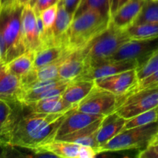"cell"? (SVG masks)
Wrapping results in <instances>:
<instances>
[{
    "instance_id": "cell-1",
    "label": "cell",
    "mask_w": 158,
    "mask_h": 158,
    "mask_svg": "<svg viewBox=\"0 0 158 158\" xmlns=\"http://www.w3.org/2000/svg\"><path fill=\"white\" fill-rule=\"evenodd\" d=\"M68 111L58 114L29 111L28 114H21L9 134L7 146L29 150L34 153L40 146L55 139L57 129Z\"/></svg>"
},
{
    "instance_id": "cell-2",
    "label": "cell",
    "mask_w": 158,
    "mask_h": 158,
    "mask_svg": "<svg viewBox=\"0 0 158 158\" xmlns=\"http://www.w3.org/2000/svg\"><path fill=\"white\" fill-rule=\"evenodd\" d=\"M23 7L15 0L0 9V47L6 63L26 51L21 30Z\"/></svg>"
},
{
    "instance_id": "cell-3",
    "label": "cell",
    "mask_w": 158,
    "mask_h": 158,
    "mask_svg": "<svg viewBox=\"0 0 158 158\" xmlns=\"http://www.w3.org/2000/svg\"><path fill=\"white\" fill-rule=\"evenodd\" d=\"M110 18L95 10H88L73 18L65 40L71 52L84 49L108 27Z\"/></svg>"
},
{
    "instance_id": "cell-4",
    "label": "cell",
    "mask_w": 158,
    "mask_h": 158,
    "mask_svg": "<svg viewBox=\"0 0 158 158\" xmlns=\"http://www.w3.org/2000/svg\"><path fill=\"white\" fill-rule=\"evenodd\" d=\"M129 40L131 39L126 30L119 29L110 23L105 31L81 49L85 69L110 60L121 46Z\"/></svg>"
},
{
    "instance_id": "cell-5",
    "label": "cell",
    "mask_w": 158,
    "mask_h": 158,
    "mask_svg": "<svg viewBox=\"0 0 158 158\" xmlns=\"http://www.w3.org/2000/svg\"><path fill=\"white\" fill-rule=\"evenodd\" d=\"M158 135V120L136 127L122 130L101 148L104 152L146 149Z\"/></svg>"
},
{
    "instance_id": "cell-6",
    "label": "cell",
    "mask_w": 158,
    "mask_h": 158,
    "mask_svg": "<svg viewBox=\"0 0 158 158\" xmlns=\"http://www.w3.org/2000/svg\"><path fill=\"white\" fill-rule=\"evenodd\" d=\"M158 106V86L133 93L118 102L115 112L127 120Z\"/></svg>"
},
{
    "instance_id": "cell-7",
    "label": "cell",
    "mask_w": 158,
    "mask_h": 158,
    "mask_svg": "<svg viewBox=\"0 0 158 158\" xmlns=\"http://www.w3.org/2000/svg\"><path fill=\"white\" fill-rule=\"evenodd\" d=\"M117 106V96L95 86L85 98L77 103L76 109L87 114L105 117L115 112Z\"/></svg>"
},
{
    "instance_id": "cell-8",
    "label": "cell",
    "mask_w": 158,
    "mask_h": 158,
    "mask_svg": "<svg viewBox=\"0 0 158 158\" xmlns=\"http://www.w3.org/2000/svg\"><path fill=\"white\" fill-rule=\"evenodd\" d=\"M157 48L158 37L147 40L131 39L121 46L110 60H136L139 63V67L146 63Z\"/></svg>"
},
{
    "instance_id": "cell-9",
    "label": "cell",
    "mask_w": 158,
    "mask_h": 158,
    "mask_svg": "<svg viewBox=\"0 0 158 158\" xmlns=\"http://www.w3.org/2000/svg\"><path fill=\"white\" fill-rule=\"evenodd\" d=\"M138 81L136 69L123 71L94 80L97 87L109 91L118 97L125 95L137 84Z\"/></svg>"
},
{
    "instance_id": "cell-10",
    "label": "cell",
    "mask_w": 158,
    "mask_h": 158,
    "mask_svg": "<svg viewBox=\"0 0 158 158\" xmlns=\"http://www.w3.org/2000/svg\"><path fill=\"white\" fill-rule=\"evenodd\" d=\"M138 67L139 63L136 60H108L92 67L85 69L82 73L75 80H94L96 79L114 75L123 71L137 69Z\"/></svg>"
},
{
    "instance_id": "cell-11",
    "label": "cell",
    "mask_w": 158,
    "mask_h": 158,
    "mask_svg": "<svg viewBox=\"0 0 158 158\" xmlns=\"http://www.w3.org/2000/svg\"><path fill=\"white\" fill-rule=\"evenodd\" d=\"M22 38L26 51L37 52L42 47L37 23V14L29 5H25L21 20Z\"/></svg>"
},
{
    "instance_id": "cell-12",
    "label": "cell",
    "mask_w": 158,
    "mask_h": 158,
    "mask_svg": "<svg viewBox=\"0 0 158 158\" xmlns=\"http://www.w3.org/2000/svg\"><path fill=\"white\" fill-rule=\"evenodd\" d=\"M23 105L20 102L0 100V145L7 146L8 138L22 114Z\"/></svg>"
},
{
    "instance_id": "cell-13",
    "label": "cell",
    "mask_w": 158,
    "mask_h": 158,
    "mask_svg": "<svg viewBox=\"0 0 158 158\" xmlns=\"http://www.w3.org/2000/svg\"><path fill=\"white\" fill-rule=\"evenodd\" d=\"M22 90L20 78L9 70L4 60H0V100L20 102Z\"/></svg>"
},
{
    "instance_id": "cell-14",
    "label": "cell",
    "mask_w": 158,
    "mask_h": 158,
    "mask_svg": "<svg viewBox=\"0 0 158 158\" xmlns=\"http://www.w3.org/2000/svg\"><path fill=\"white\" fill-rule=\"evenodd\" d=\"M103 116L87 114L76 109V106L68 111L56 133L55 139L66 134L75 132L94 121L103 118Z\"/></svg>"
},
{
    "instance_id": "cell-15",
    "label": "cell",
    "mask_w": 158,
    "mask_h": 158,
    "mask_svg": "<svg viewBox=\"0 0 158 158\" xmlns=\"http://www.w3.org/2000/svg\"><path fill=\"white\" fill-rule=\"evenodd\" d=\"M146 0H129L110 17V23L119 29L126 30L139 16Z\"/></svg>"
},
{
    "instance_id": "cell-16",
    "label": "cell",
    "mask_w": 158,
    "mask_h": 158,
    "mask_svg": "<svg viewBox=\"0 0 158 158\" xmlns=\"http://www.w3.org/2000/svg\"><path fill=\"white\" fill-rule=\"evenodd\" d=\"M80 144L60 140H53L34 151L35 155L62 158H77Z\"/></svg>"
},
{
    "instance_id": "cell-17",
    "label": "cell",
    "mask_w": 158,
    "mask_h": 158,
    "mask_svg": "<svg viewBox=\"0 0 158 158\" xmlns=\"http://www.w3.org/2000/svg\"><path fill=\"white\" fill-rule=\"evenodd\" d=\"M102 119L96 120L94 123H91V124L88 125L85 127L81 128V129L78 130L75 132L66 134V135L62 136V137L55 139V140H64V141L72 142V143H75L80 145L91 147V148L97 150L100 154V147H99V143L97 141V134Z\"/></svg>"
},
{
    "instance_id": "cell-18",
    "label": "cell",
    "mask_w": 158,
    "mask_h": 158,
    "mask_svg": "<svg viewBox=\"0 0 158 158\" xmlns=\"http://www.w3.org/2000/svg\"><path fill=\"white\" fill-rule=\"evenodd\" d=\"M72 19L73 17L65 9L62 2L59 0L57 2V17L50 30L51 42L53 46H65L67 33Z\"/></svg>"
},
{
    "instance_id": "cell-19",
    "label": "cell",
    "mask_w": 158,
    "mask_h": 158,
    "mask_svg": "<svg viewBox=\"0 0 158 158\" xmlns=\"http://www.w3.org/2000/svg\"><path fill=\"white\" fill-rule=\"evenodd\" d=\"M125 120V119L118 115L116 112L104 117L97 134V141L100 147V152L101 148L105 143L123 130Z\"/></svg>"
},
{
    "instance_id": "cell-20",
    "label": "cell",
    "mask_w": 158,
    "mask_h": 158,
    "mask_svg": "<svg viewBox=\"0 0 158 158\" xmlns=\"http://www.w3.org/2000/svg\"><path fill=\"white\" fill-rule=\"evenodd\" d=\"M85 69V61L82 49L68 54L61 62L59 67V77L71 81L79 77Z\"/></svg>"
},
{
    "instance_id": "cell-21",
    "label": "cell",
    "mask_w": 158,
    "mask_h": 158,
    "mask_svg": "<svg viewBox=\"0 0 158 158\" xmlns=\"http://www.w3.org/2000/svg\"><path fill=\"white\" fill-rule=\"evenodd\" d=\"M95 86L94 80H74L68 83L61 97L68 103L77 105Z\"/></svg>"
},
{
    "instance_id": "cell-22",
    "label": "cell",
    "mask_w": 158,
    "mask_h": 158,
    "mask_svg": "<svg viewBox=\"0 0 158 158\" xmlns=\"http://www.w3.org/2000/svg\"><path fill=\"white\" fill-rule=\"evenodd\" d=\"M77 105L71 104L67 102L61 96L39 100L33 103L26 106L29 111L35 113H43V114H58L64 113L73 109Z\"/></svg>"
},
{
    "instance_id": "cell-23",
    "label": "cell",
    "mask_w": 158,
    "mask_h": 158,
    "mask_svg": "<svg viewBox=\"0 0 158 158\" xmlns=\"http://www.w3.org/2000/svg\"><path fill=\"white\" fill-rule=\"evenodd\" d=\"M70 53L71 52L64 46H51L41 48L35 52L33 69H39Z\"/></svg>"
},
{
    "instance_id": "cell-24",
    "label": "cell",
    "mask_w": 158,
    "mask_h": 158,
    "mask_svg": "<svg viewBox=\"0 0 158 158\" xmlns=\"http://www.w3.org/2000/svg\"><path fill=\"white\" fill-rule=\"evenodd\" d=\"M34 57L35 52L26 51L7 63V66L12 73L17 76L19 78H21L33 69Z\"/></svg>"
},
{
    "instance_id": "cell-25",
    "label": "cell",
    "mask_w": 158,
    "mask_h": 158,
    "mask_svg": "<svg viewBox=\"0 0 158 158\" xmlns=\"http://www.w3.org/2000/svg\"><path fill=\"white\" fill-rule=\"evenodd\" d=\"M132 40H147L158 37V23L134 24L126 29Z\"/></svg>"
},
{
    "instance_id": "cell-26",
    "label": "cell",
    "mask_w": 158,
    "mask_h": 158,
    "mask_svg": "<svg viewBox=\"0 0 158 158\" xmlns=\"http://www.w3.org/2000/svg\"><path fill=\"white\" fill-rule=\"evenodd\" d=\"M110 0H81L74 17L85 11L95 10L110 18Z\"/></svg>"
},
{
    "instance_id": "cell-27",
    "label": "cell",
    "mask_w": 158,
    "mask_h": 158,
    "mask_svg": "<svg viewBox=\"0 0 158 158\" xmlns=\"http://www.w3.org/2000/svg\"><path fill=\"white\" fill-rule=\"evenodd\" d=\"M140 23H158V1L146 0L134 24Z\"/></svg>"
},
{
    "instance_id": "cell-28",
    "label": "cell",
    "mask_w": 158,
    "mask_h": 158,
    "mask_svg": "<svg viewBox=\"0 0 158 158\" xmlns=\"http://www.w3.org/2000/svg\"><path fill=\"white\" fill-rule=\"evenodd\" d=\"M156 120H158L157 107L150 110L147 112L138 114V115L134 116L131 118L127 119L125 120L123 130L143 126V125L153 123V122L156 121Z\"/></svg>"
},
{
    "instance_id": "cell-29",
    "label": "cell",
    "mask_w": 158,
    "mask_h": 158,
    "mask_svg": "<svg viewBox=\"0 0 158 158\" xmlns=\"http://www.w3.org/2000/svg\"><path fill=\"white\" fill-rule=\"evenodd\" d=\"M158 86V69L153 73L150 74L149 76L146 77L145 78L142 79V80H139L137 84L131 89L125 95L122 96V97H118V102L122 99L125 98V97H129V95L133 94V93L137 92V91L142 90L144 89H148V88L155 87V86Z\"/></svg>"
},
{
    "instance_id": "cell-30",
    "label": "cell",
    "mask_w": 158,
    "mask_h": 158,
    "mask_svg": "<svg viewBox=\"0 0 158 158\" xmlns=\"http://www.w3.org/2000/svg\"><path fill=\"white\" fill-rule=\"evenodd\" d=\"M158 69V48L145 63L136 69L138 80H140Z\"/></svg>"
},
{
    "instance_id": "cell-31",
    "label": "cell",
    "mask_w": 158,
    "mask_h": 158,
    "mask_svg": "<svg viewBox=\"0 0 158 158\" xmlns=\"http://www.w3.org/2000/svg\"><path fill=\"white\" fill-rule=\"evenodd\" d=\"M70 82V81H69ZM65 83L64 84L59 85V86H55V87L50 88L49 89H46V90L43 91V92L40 93V94H37V95L34 96L33 97L30 99L27 103H26L25 106H28V105L31 104V103H33L35 102L39 101V100H46V99H49V98H52V97H58V96H61L63 92L64 91L65 88L66 86H68V83Z\"/></svg>"
},
{
    "instance_id": "cell-32",
    "label": "cell",
    "mask_w": 158,
    "mask_h": 158,
    "mask_svg": "<svg viewBox=\"0 0 158 158\" xmlns=\"http://www.w3.org/2000/svg\"><path fill=\"white\" fill-rule=\"evenodd\" d=\"M136 157L139 158H158V143L150 144L146 149L139 151Z\"/></svg>"
},
{
    "instance_id": "cell-33",
    "label": "cell",
    "mask_w": 158,
    "mask_h": 158,
    "mask_svg": "<svg viewBox=\"0 0 158 158\" xmlns=\"http://www.w3.org/2000/svg\"><path fill=\"white\" fill-rule=\"evenodd\" d=\"M99 154V152L94 148L89 146L81 145L77 154V158H93Z\"/></svg>"
},
{
    "instance_id": "cell-34",
    "label": "cell",
    "mask_w": 158,
    "mask_h": 158,
    "mask_svg": "<svg viewBox=\"0 0 158 158\" xmlns=\"http://www.w3.org/2000/svg\"><path fill=\"white\" fill-rule=\"evenodd\" d=\"M58 1L59 0H37L33 9L35 13L38 15L43 9L57 4Z\"/></svg>"
},
{
    "instance_id": "cell-35",
    "label": "cell",
    "mask_w": 158,
    "mask_h": 158,
    "mask_svg": "<svg viewBox=\"0 0 158 158\" xmlns=\"http://www.w3.org/2000/svg\"><path fill=\"white\" fill-rule=\"evenodd\" d=\"M60 1L62 2L65 9L69 12L70 15L74 17V13H75L76 10L78 7L81 0H60Z\"/></svg>"
},
{
    "instance_id": "cell-36",
    "label": "cell",
    "mask_w": 158,
    "mask_h": 158,
    "mask_svg": "<svg viewBox=\"0 0 158 158\" xmlns=\"http://www.w3.org/2000/svg\"><path fill=\"white\" fill-rule=\"evenodd\" d=\"M129 0H111V6H110V17L114 14L121 6L125 4Z\"/></svg>"
},
{
    "instance_id": "cell-37",
    "label": "cell",
    "mask_w": 158,
    "mask_h": 158,
    "mask_svg": "<svg viewBox=\"0 0 158 158\" xmlns=\"http://www.w3.org/2000/svg\"><path fill=\"white\" fill-rule=\"evenodd\" d=\"M12 0H0V9L12 2Z\"/></svg>"
},
{
    "instance_id": "cell-38",
    "label": "cell",
    "mask_w": 158,
    "mask_h": 158,
    "mask_svg": "<svg viewBox=\"0 0 158 158\" xmlns=\"http://www.w3.org/2000/svg\"><path fill=\"white\" fill-rule=\"evenodd\" d=\"M36 1H37V0H29V2H28V5H29L31 7H33V6H34V4H35Z\"/></svg>"
},
{
    "instance_id": "cell-39",
    "label": "cell",
    "mask_w": 158,
    "mask_h": 158,
    "mask_svg": "<svg viewBox=\"0 0 158 158\" xmlns=\"http://www.w3.org/2000/svg\"><path fill=\"white\" fill-rule=\"evenodd\" d=\"M19 1L20 2V3H22V4L23 5H26V4H28V2H29V0H19Z\"/></svg>"
},
{
    "instance_id": "cell-40",
    "label": "cell",
    "mask_w": 158,
    "mask_h": 158,
    "mask_svg": "<svg viewBox=\"0 0 158 158\" xmlns=\"http://www.w3.org/2000/svg\"><path fill=\"white\" fill-rule=\"evenodd\" d=\"M158 143V135L156 136V137H155V139H154V140H153V143H152L151 144H153V143Z\"/></svg>"
},
{
    "instance_id": "cell-41",
    "label": "cell",
    "mask_w": 158,
    "mask_h": 158,
    "mask_svg": "<svg viewBox=\"0 0 158 158\" xmlns=\"http://www.w3.org/2000/svg\"><path fill=\"white\" fill-rule=\"evenodd\" d=\"M0 60H2V54L1 47H0Z\"/></svg>"
},
{
    "instance_id": "cell-42",
    "label": "cell",
    "mask_w": 158,
    "mask_h": 158,
    "mask_svg": "<svg viewBox=\"0 0 158 158\" xmlns=\"http://www.w3.org/2000/svg\"><path fill=\"white\" fill-rule=\"evenodd\" d=\"M157 117H158V106H157Z\"/></svg>"
},
{
    "instance_id": "cell-43",
    "label": "cell",
    "mask_w": 158,
    "mask_h": 158,
    "mask_svg": "<svg viewBox=\"0 0 158 158\" xmlns=\"http://www.w3.org/2000/svg\"><path fill=\"white\" fill-rule=\"evenodd\" d=\"M153 1H158V0H153Z\"/></svg>"
},
{
    "instance_id": "cell-44",
    "label": "cell",
    "mask_w": 158,
    "mask_h": 158,
    "mask_svg": "<svg viewBox=\"0 0 158 158\" xmlns=\"http://www.w3.org/2000/svg\"><path fill=\"white\" fill-rule=\"evenodd\" d=\"M12 1H15V0H12Z\"/></svg>"
}]
</instances>
